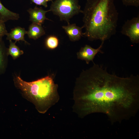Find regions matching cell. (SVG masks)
Returning a JSON list of instances; mask_svg holds the SVG:
<instances>
[{
    "instance_id": "cell-6",
    "label": "cell",
    "mask_w": 139,
    "mask_h": 139,
    "mask_svg": "<svg viewBox=\"0 0 139 139\" xmlns=\"http://www.w3.org/2000/svg\"><path fill=\"white\" fill-rule=\"evenodd\" d=\"M104 42H102L100 46L97 49L94 48L89 45H85L81 47L79 51L77 53V58L85 61L87 64H89L91 61L93 62L95 56L98 53H103L101 49Z\"/></svg>"
},
{
    "instance_id": "cell-12",
    "label": "cell",
    "mask_w": 139,
    "mask_h": 139,
    "mask_svg": "<svg viewBox=\"0 0 139 139\" xmlns=\"http://www.w3.org/2000/svg\"><path fill=\"white\" fill-rule=\"evenodd\" d=\"M20 18L19 14L8 10L2 4L0 0V21L5 23L10 20H18Z\"/></svg>"
},
{
    "instance_id": "cell-17",
    "label": "cell",
    "mask_w": 139,
    "mask_h": 139,
    "mask_svg": "<svg viewBox=\"0 0 139 139\" xmlns=\"http://www.w3.org/2000/svg\"><path fill=\"white\" fill-rule=\"evenodd\" d=\"M33 3L38 5H42L45 7L48 6L47 2L46 0H30Z\"/></svg>"
},
{
    "instance_id": "cell-15",
    "label": "cell",
    "mask_w": 139,
    "mask_h": 139,
    "mask_svg": "<svg viewBox=\"0 0 139 139\" xmlns=\"http://www.w3.org/2000/svg\"><path fill=\"white\" fill-rule=\"evenodd\" d=\"M123 4L126 6H132L138 7L139 0H121Z\"/></svg>"
},
{
    "instance_id": "cell-14",
    "label": "cell",
    "mask_w": 139,
    "mask_h": 139,
    "mask_svg": "<svg viewBox=\"0 0 139 139\" xmlns=\"http://www.w3.org/2000/svg\"><path fill=\"white\" fill-rule=\"evenodd\" d=\"M59 44V40L57 38L54 36H49L46 39L45 44L48 49H53L57 48Z\"/></svg>"
},
{
    "instance_id": "cell-10",
    "label": "cell",
    "mask_w": 139,
    "mask_h": 139,
    "mask_svg": "<svg viewBox=\"0 0 139 139\" xmlns=\"http://www.w3.org/2000/svg\"><path fill=\"white\" fill-rule=\"evenodd\" d=\"M7 48L2 37H0V75L4 74L8 63Z\"/></svg>"
},
{
    "instance_id": "cell-16",
    "label": "cell",
    "mask_w": 139,
    "mask_h": 139,
    "mask_svg": "<svg viewBox=\"0 0 139 139\" xmlns=\"http://www.w3.org/2000/svg\"><path fill=\"white\" fill-rule=\"evenodd\" d=\"M8 33L5 23L0 21V37L3 38Z\"/></svg>"
},
{
    "instance_id": "cell-3",
    "label": "cell",
    "mask_w": 139,
    "mask_h": 139,
    "mask_svg": "<svg viewBox=\"0 0 139 139\" xmlns=\"http://www.w3.org/2000/svg\"><path fill=\"white\" fill-rule=\"evenodd\" d=\"M13 81L15 86L24 97L33 103L40 113H45L59 99L58 85L55 83L51 76L29 82L15 75Z\"/></svg>"
},
{
    "instance_id": "cell-1",
    "label": "cell",
    "mask_w": 139,
    "mask_h": 139,
    "mask_svg": "<svg viewBox=\"0 0 139 139\" xmlns=\"http://www.w3.org/2000/svg\"><path fill=\"white\" fill-rule=\"evenodd\" d=\"M73 111L80 118L105 114L112 124L134 117L139 109V76L122 77L94 63L76 78Z\"/></svg>"
},
{
    "instance_id": "cell-13",
    "label": "cell",
    "mask_w": 139,
    "mask_h": 139,
    "mask_svg": "<svg viewBox=\"0 0 139 139\" xmlns=\"http://www.w3.org/2000/svg\"><path fill=\"white\" fill-rule=\"evenodd\" d=\"M9 41L10 44L8 48H7L8 54V55L11 56L13 59L15 60L23 55L24 52L16 45V41L14 42L11 40Z\"/></svg>"
},
{
    "instance_id": "cell-5",
    "label": "cell",
    "mask_w": 139,
    "mask_h": 139,
    "mask_svg": "<svg viewBox=\"0 0 139 139\" xmlns=\"http://www.w3.org/2000/svg\"><path fill=\"white\" fill-rule=\"evenodd\" d=\"M121 33L128 37L133 44L139 43V15L127 20L122 27Z\"/></svg>"
},
{
    "instance_id": "cell-11",
    "label": "cell",
    "mask_w": 139,
    "mask_h": 139,
    "mask_svg": "<svg viewBox=\"0 0 139 139\" xmlns=\"http://www.w3.org/2000/svg\"><path fill=\"white\" fill-rule=\"evenodd\" d=\"M45 34L41 24L32 23L29 27L27 34L30 38L36 40Z\"/></svg>"
},
{
    "instance_id": "cell-2",
    "label": "cell",
    "mask_w": 139,
    "mask_h": 139,
    "mask_svg": "<svg viewBox=\"0 0 139 139\" xmlns=\"http://www.w3.org/2000/svg\"><path fill=\"white\" fill-rule=\"evenodd\" d=\"M82 13L83 36L89 40L104 42L115 34L118 13L114 0H87Z\"/></svg>"
},
{
    "instance_id": "cell-8",
    "label": "cell",
    "mask_w": 139,
    "mask_h": 139,
    "mask_svg": "<svg viewBox=\"0 0 139 139\" xmlns=\"http://www.w3.org/2000/svg\"><path fill=\"white\" fill-rule=\"evenodd\" d=\"M62 28L64 30L68 36L70 40L72 41L79 40L83 36L82 29L84 28L82 26L80 27L77 26L75 23L68 24L66 26H63Z\"/></svg>"
},
{
    "instance_id": "cell-4",
    "label": "cell",
    "mask_w": 139,
    "mask_h": 139,
    "mask_svg": "<svg viewBox=\"0 0 139 139\" xmlns=\"http://www.w3.org/2000/svg\"><path fill=\"white\" fill-rule=\"evenodd\" d=\"M78 0H55L52 1L49 10L55 15L58 16L61 21L70 23V19L83 10Z\"/></svg>"
},
{
    "instance_id": "cell-9",
    "label": "cell",
    "mask_w": 139,
    "mask_h": 139,
    "mask_svg": "<svg viewBox=\"0 0 139 139\" xmlns=\"http://www.w3.org/2000/svg\"><path fill=\"white\" fill-rule=\"evenodd\" d=\"M27 33V31L24 28L17 27L11 29L10 32L7 33L6 35V39L9 40H14L16 42L23 41L25 43L30 45L25 39L24 35Z\"/></svg>"
},
{
    "instance_id": "cell-18",
    "label": "cell",
    "mask_w": 139,
    "mask_h": 139,
    "mask_svg": "<svg viewBox=\"0 0 139 139\" xmlns=\"http://www.w3.org/2000/svg\"><path fill=\"white\" fill-rule=\"evenodd\" d=\"M46 0L47 2L48 1H50L52 2L53 1V0Z\"/></svg>"
},
{
    "instance_id": "cell-7",
    "label": "cell",
    "mask_w": 139,
    "mask_h": 139,
    "mask_svg": "<svg viewBox=\"0 0 139 139\" xmlns=\"http://www.w3.org/2000/svg\"><path fill=\"white\" fill-rule=\"evenodd\" d=\"M29 14V20L33 23L42 24L45 20H51L47 18L46 14L50 11L49 10H45L42 8L35 7L30 8L27 10Z\"/></svg>"
}]
</instances>
